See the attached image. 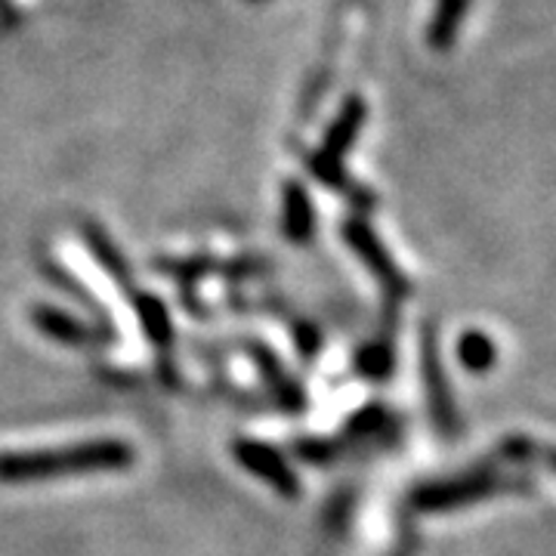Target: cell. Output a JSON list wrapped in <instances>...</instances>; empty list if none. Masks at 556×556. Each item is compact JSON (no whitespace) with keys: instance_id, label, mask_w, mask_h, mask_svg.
I'll use <instances>...</instances> for the list:
<instances>
[{"instance_id":"cell-1","label":"cell","mask_w":556,"mask_h":556,"mask_svg":"<svg viewBox=\"0 0 556 556\" xmlns=\"http://www.w3.org/2000/svg\"><path fill=\"white\" fill-rule=\"evenodd\" d=\"M134 464V448L118 439L102 442H84V445H65L50 452H16L0 455V482H35L47 477H65V473H97V470H124Z\"/></svg>"},{"instance_id":"cell-8","label":"cell","mask_w":556,"mask_h":556,"mask_svg":"<svg viewBox=\"0 0 556 556\" xmlns=\"http://www.w3.org/2000/svg\"><path fill=\"white\" fill-rule=\"evenodd\" d=\"M139 318H142V328L149 331V338L155 343H167L170 340V321H167V313L155 298H137Z\"/></svg>"},{"instance_id":"cell-9","label":"cell","mask_w":556,"mask_h":556,"mask_svg":"<svg viewBox=\"0 0 556 556\" xmlns=\"http://www.w3.org/2000/svg\"><path fill=\"white\" fill-rule=\"evenodd\" d=\"M460 10H464V0H442L439 3L437 20H433V28H430V43L433 47H448L452 43V35H455V25L460 20Z\"/></svg>"},{"instance_id":"cell-5","label":"cell","mask_w":556,"mask_h":556,"mask_svg":"<svg viewBox=\"0 0 556 556\" xmlns=\"http://www.w3.org/2000/svg\"><path fill=\"white\" fill-rule=\"evenodd\" d=\"M316 232V214L300 182H285V236L294 244H306Z\"/></svg>"},{"instance_id":"cell-7","label":"cell","mask_w":556,"mask_h":556,"mask_svg":"<svg viewBox=\"0 0 556 556\" xmlns=\"http://www.w3.org/2000/svg\"><path fill=\"white\" fill-rule=\"evenodd\" d=\"M87 244H90V251L100 257V263L112 273V276L118 278V281H124V285H130V273H127V266H124V260L118 257V251L112 248V241L105 239V232L102 229H97V226H87Z\"/></svg>"},{"instance_id":"cell-2","label":"cell","mask_w":556,"mask_h":556,"mask_svg":"<svg viewBox=\"0 0 556 556\" xmlns=\"http://www.w3.org/2000/svg\"><path fill=\"white\" fill-rule=\"evenodd\" d=\"M362 124H365V102L358 100V97H350L340 105L338 118L331 121V127L325 134V142H321L318 152H313V159L328 161V164H343V155L353 149Z\"/></svg>"},{"instance_id":"cell-13","label":"cell","mask_w":556,"mask_h":556,"mask_svg":"<svg viewBox=\"0 0 556 556\" xmlns=\"http://www.w3.org/2000/svg\"><path fill=\"white\" fill-rule=\"evenodd\" d=\"M254 3H257V0H254Z\"/></svg>"},{"instance_id":"cell-6","label":"cell","mask_w":556,"mask_h":556,"mask_svg":"<svg viewBox=\"0 0 556 556\" xmlns=\"http://www.w3.org/2000/svg\"><path fill=\"white\" fill-rule=\"evenodd\" d=\"M35 325H38L40 331L47 334V338H56L62 343H72V346H84V343H93L97 334L78 321L75 316H68V313H60V309H50V306H35Z\"/></svg>"},{"instance_id":"cell-3","label":"cell","mask_w":556,"mask_h":556,"mask_svg":"<svg viewBox=\"0 0 556 556\" xmlns=\"http://www.w3.org/2000/svg\"><path fill=\"white\" fill-rule=\"evenodd\" d=\"M343 239L356 248L358 257L365 260V263L378 273V278L390 288V291H405V278L399 276V269L390 263L387 251L380 248V241L375 239V232H371L365 223H358V219L343 223Z\"/></svg>"},{"instance_id":"cell-4","label":"cell","mask_w":556,"mask_h":556,"mask_svg":"<svg viewBox=\"0 0 556 556\" xmlns=\"http://www.w3.org/2000/svg\"><path fill=\"white\" fill-rule=\"evenodd\" d=\"M236 455H239V460L251 470V473H257V477L266 479L269 485H276L281 495H298V479H294V473L285 467V460H281L276 452L263 448L257 442H239V445H236Z\"/></svg>"},{"instance_id":"cell-11","label":"cell","mask_w":556,"mask_h":556,"mask_svg":"<svg viewBox=\"0 0 556 556\" xmlns=\"http://www.w3.org/2000/svg\"><path fill=\"white\" fill-rule=\"evenodd\" d=\"M393 358H390V350L387 346H368L362 356H358V368L368 375V378H383L390 371Z\"/></svg>"},{"instance_id":"cell-10","label":"cell","mask_w":556,"mask_h":556,"mask_svg":"<svg viewBox=\"0 0 556 556\" xmlns=\"http://www.w3.org/2000/svg\"><path fill=\"white\" fill-rule=\"evenodd\" d=\"M492 356H495V346L482 338V334H477V331L460 340V362H464L467 368H473V371H485V368L495 362Z\"/></svg>"},{"instance_id":"cell-12","label":"cell","mask_w":556,"mask_h":556,"mask_svg":"<svg viewBox=\"0 0 556 556\" xmlns=\"http://www.w3.org/2000/svg\"><path fill=\"white\" fill-rule=\"evenodd\" d=\"M554 464H556V455H554Z\"/></svg>"}]
</instances>
